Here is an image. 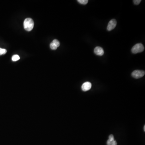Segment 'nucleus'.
Wrapping results in <instances>:
<instances>
[{"label":"nucleus","instance_id":"4468645a","mask_svg":"<svg viewBox=\"0 0 145 145\" xmlns=\"http://www.w3.org/2000/svg\"><path fill=\"white\" fill-rule=\"evenodd\" d=\"M143 129H144V132H145V125H144V127H143Z\"/></svg>","mask_w":145,"mask_h":145},{"label":"nucleus","instance_id":"9b49d317","mask_svg":"<svg viewBox=\"0 0 145 145\" xmlns=\"http://www.w3.org/2000/svg\"><path fill=\"white\" fill-rule=\"evenodd\" d=\"M50 47L51 49L53 50H55L57 49V47L55 44H53L52 42H51V43H50Z\"/></svg>","mask_w":145,"mask_h":145},{"label":"nucleus","instance_id":"39448f33","mask_svg":"<svg viewBox=\"0 0 145 145\" xmlns=\"http://www.w3.org/2000/svg\"><path fill=\"white\" fill-rule=\"evenodd\" d=\"M91 84L90 82H86L81 86L82 90L84 91H88L91 88Z\"/></svg>","mask_w":145,"mask_h":145},{"label":"nucleus","instance_id":"7ed1b4c3","mask_svg":"<svg viewBox=\"0 0 145 145\" xmlns=\"http://www.w3.org/2000/svg\"><path fill=\"white\" fill-rule=\"evenodd\" d=\"M145 74V71L142 70H135L132 72V76L134 78L139 79L143 77Z\"/></svg>","mask_w":145,"mask_h":145},{"label":"nucleus","instance_id":"1a4fd4ad","mask_svg":"<svg viewBox=\"0 0 145 145\" xmlns=\"http://www.w3.org/2000/svg\"><path fill=\"white\" fill-rule=\"evenodd\" d=\"M78 2L82 5H86L88 3V0H78Z\"/></svg>","mask_w":145,"mask_h":145},{"label":"nucleus","instance_id":"f03ea898","mask_svg":"<svg viewBox=\"0 0 145 145\" xmlns=\"http://www.w3.org/2000/svg\"><path fill=\"white\" fill-rule=\"evenodd\" d=\"M144 47L141 43H138L134 45L132 48V52L133 54H137L142 52L144 50Z\"/></svg>","mask_w":145,"mask_h":145},{"label":"nucleus","instance_id":"0eeeda50","mask_svg":"<svg viewBox=\"0 0 145 145\" xmlns=\"http://www.w3.org/2000/svg\"><path fill=\"white\" fill-rule=\"evenodd\" d=\"M117 141L115 140L114 137L112 135H110L109 136V139L107 141V145H117Z\"/></svg>","mask_w":145,"mask_h":145},{"label":"nucleus","instance_id":"20e7f679","mask_svg":"<svg viewBox=\"0 0 145 145\" xmlns=\"http://www.w3.org/2000/svg\"><path fill=\"white\" fill-rule=\"evenodd\" d=\"M117 24V22L116 19H112L110 20L108 24L107 29L109 31H111L116 27Z\"/></svg>","mask_w":145,"mask_h":145},{"label":"nucleus","instance_id":"f8f14e48","mask_svg":"<svg viewBox=\"0 0 145 145\" xmlns=\"http://www.w3.org/2000/svg\"><path fill=\"white\" fill-rule=\"evenodd\" d=\"M7 52L6 50L3 48H0V55L5 54Z\"/></svg>","mask_w":145,"mask_h":145},{"label":"nucleus","instance_id":"ddd939ff","mask_svg":"<svg viewBox=\"0 0 145 145\" xmlns=\"http://www.w3.org/2000/svg\"><path fill=\"white\" fill-rule=\"evenodd\" d=\"M133 3L136 5H138L140 4V2H141V0H134L133 1Z\"/></svg>","mask_w":145,"mask_h":145},{"label":"nucleus","instance_id":"6e6552de","mask_svg":"<svg viewBox=\"0 0 145 145\" xmlns=\"http://www.w3.org/2000/svg\"><path fill=\"white\" fill-rule=\"evenodd\" d=\"M19 59H20V57H19L18 55H14L12 57V60L13 61H17V60H18Z\"/></svg>","mask_w":145,"mask_h":145},{"label":"nucleus","instance_id":"423d86ee","mask_svg":"<svg viewBox=\"0 0 145 145\" xmlns=\"http://www.w3.org/2000/svg\"><path fill=\"white\" fill-rule=\"evenodd\" d=\"M94 52L96 55L101 56L104 54V51L101 47H97L94 48Z\"/></svg>","mask_w":145,"mask_h":145},{"label":"nucleus","instance_id":"9d476101","mask_svg":"<svg viewBox=\"0 0 145 145\" xmlns=\"http://www.w3.org/2000/svg\"><path fill=\"white\" fill-rule=\"evenodd\" d=\"M52 42L53 44H55L57 47V48L59 47L60 45L59 42L57 40H54L53 41H52Z\"/></svg>","mask_w":145,"mask_h":145},{"label":"nucleus","instance_id":"f257e3e1","mask_svg":"<svg viewBox=\"0 0 145 145\" xmlns=\"http://www.w3.org/2000/svg\"><path fill=\"white\" fill-rule=\"evenodd\" d=\"M24 28L26 31H31L34 28V21L30 18L26 19L24 21Z\"/></svg>","mask_w":145,"mask_h":145}]
</instances>
